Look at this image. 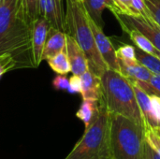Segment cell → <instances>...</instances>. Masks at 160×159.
I'll return each mask as SVG.
<instances>
[{
  "label": "cell",
  "mask_w": 160,
  "mask_h": 159,
  "mask_svg": "<svg viewBox=\"0 0 160 159\" xmlns=\"http://www.w3.org/2000/svg\"><path fill=\"white\" fill-rule=\"evenodd\" d=\"M153 129L156 131V133H157V134H158V135L160 137V128H153Z\"/></svg>",
  "instance_id": "31"
},
{
  "label": "cell",
  "mask_w": 160,
  "mask_h": 159,
  "mask_svg": "<svg viewBox=\"0 0 160 159\" xmlns=\"http://www.w3.org/2000/svg\"><path fill=\"white\" fill-rule=\"evenodd\" d=\"M2 2H3V0H0V5L2 4Z\"/></svg>",
  "instance_id": "32"
},
{
  "label": "cell",
  "mask_w": 160,
  "mask_h": 159,
  "mask_svg": "<svg viewBox=\"0 0 160 159\" xmlns=\"http://www.w3.org/2000/svg\"><path fill=\"white\" fill-rule=\"evenodd\" d=\"M158 58H160V56H159V57H158Z\"/></svg>",
  "instance_id": "33"
},
{
  "label": "cell",
  "mask_w": 160,
  "mask_h": 159,
  "mask_svg": "<svg viewBox=\"0 0 160 159\" xmlns=\"http://www.w3.org/2000/svg\"><path fill=\"white\" fill-rule=\"evenodd\" d=\"M120 73L128 79L130 82H149L153 73L142 64H127L122 61H119Z\"/></svg>",
  "instance_id": "14"
},
{
  "label": "cell",
  "mask_w": 160,
  "mask_h": 159,
  "mask_svg": "<svg viewBox=\"0 0 160 159\" xmlns=\"http://www.w3.org/2000/svg\"><path fill=\"white\" fill-rule=\"evenodd\" d=\"M109 125L110 112L102 97L95 119L65 159H110Z\"/></svg>",
  "instance_id": "5"
},
{
  "label": "cell",
  "mask_w": 160,
  "mask_h": 159,
  "mask_svg": "<svg viewBox=\"0 0 160 159\" xmlns=\"http://www.w3.org/2000/svg\"><path fill=\"white\" fill-rule=\"evenodd\" d=\"M67 34L63 31L55 29L51 26L48 34V37L44 46L42 60L47 61L55 56L59 52L66 50Z\"/></svg>",
  "instance_id": "12"
},
{
  "label": "cell",
  "mask_w": 160,
  "mask_h": 159,
  "mask_svg": "<svg viewBox=\"0 0 160 159\" xmlns=\"http://www.w3.org/2000/svg\"><path fill=\"white\" fill-rule=\"evenodd\" d=\"M116 56L119 61H122L127 64L138 63L136 58V50L131 45H122L116 50Z\"/></svg>",
  "instance_id": "22"
},
{
  "label": "cell",
  "mask_w": 160,
  "mask_h": 159,
  "mask_svg": "<svg viewBox=\"0 0 160 159\" xmlns=\"http://www.w3.org/2000/svg\"><path fill=\"white\" fill-rule=\"evenodd\" d=\"M6 72H8V69H7L6 67L0 62V79L2 78V76H3Z\"/></svg>",
  "instance_id": "30"
},
{
  "label": "cell",
  "mask_w": 160,
  "mask_h": 159,
  "mask_svg": "<svg viewBox=\"0 0 160 159\" xmlns=\"http://www.w3.org/2000/svg\"><path fill=\"white\" fill-rule=\"evenodd\" d=\"M68 93L71 94H81L82 92V78L79 75H74L69 79V87H68Z\"/></svg>",
  "instance_id": "28"
},
{
  "label": "cell",
  "mask_w": 160,
  "mask_h": 159,
  "mask_svg": "<svg viewBox=\"0 0 160 159\" xmlns=\"http://www.w3.org/2000/svg\"><path fill=\"white\" fill-rule=\"evenodd\" d=\"M146 4L153 20L160 25V0H143Z\"/></svg>",
  "instance_id": "25"
},
{
  "label": "cell",
  "mask_w": 160,
  "mask_h": 159,
  "mask_svg": "<svg viewBox=\"0 0 160 159\" xmlns=\"http://www.w3.org/2000/svg\"><path fill=\"white\" fill-rule=\"evenodd\" d=\"M39 15L52 27L65 32L66 0H39Z\"/></svg>",
  "instance_id": "9"
},
{
  "label": "cell",
  "mask_w": 160,
  "mask_h": 159,
  "mask_svg": "<svg viewBox=\"0 0 160 159\" xmlns=\"http://www.w3.org/2000/svg\"><path fill=\"white\" fill-rule=\"evenodd\" d=\"M98 111V101L82 99V102L76 112V117L79 118L81 121H82L86 128L91 125V123L95 119Z\"/></svg>",
  "instance_id": "17"
},
{
  "label": "cell",
  "mask_w": 160,
  "mask_h": 159,
  "mask_svg": "<svg viewBox=\"0 0 160 159\" xmlns=\"http://www.w3.org/2000/svg\"><path fill=\"white\" fill-rule=\"evenodd\" d=\"M143 159H160V156L145 142Z\"/></svg>",
  "instance_id": "29"
},
{
  "label": "cell",
  "mask_w": 160,
  "mask_h": 159,
  "mask_svg": "<svg viewBox=\"0 0 160 159\" xmlns=\"http://www.w3.org/2000/svg\"><path fill=\"white\" fill-rule=\"evenodd\" d=\"M52 86L55 90H63L68 91L69 87V79L66 77V75H57L52 80Z\"/></svg>",
  "instance_id": "27"
},
{
  "label": "cell",
  "mask_w": 160,
  "mask_h": 159,
  "mask_svg": "<svg viewBox=\"0 0 160 159\" xmlns=\"http://www.w3.org/2000/svg\"><path fill=\"white\" fill-rule=\"evenodd\" d=\"M83 4L90 18L102 28L104 26L102 19L104 9L108 8L112 12L116 9L112 0H83Z\"/></svg>",
  "instance_id": "15"
},
{
  "label": "cell",
  "mask_w": 160,
  "mask_h": 159,
  "mask_svg": "<svg viewBox=\"0 0 160 159\" xmlns=\"http://www.w3.org/2000/svg\"><path fill=\"white\" fill-rule=\"evenodd\" d=\"M65 33L82 47L89 63V69L99 77L108 68L95 42L83 0H66Z\"/></svg>",
  "instance_id": "3"
},
{
  "label": "cell",
  "mask_w": 160,
  "mask_h": 159,
  "mask_svg": "<svg viewBox=\"0 0 160 159\" xmlns=\"http://www.w3.org/2000/svg\"><path fill=\"white\" fill-rule=\"evenodd\" d=\"M86 9V8H85ZM88 14V13H87ZM89 24L95 38L97 48L109 69L120 72V67L118 58L116 56V50L114 49L110 38L104 34L102 27H100L97 22H95L88 15Z\"/></svg>",
  "instance_id": "7"
},
{
  "label": "cell",
  "mask_w": 160,
  "mask_h": 159,
  "mask_svg": "<svg viewBox=\"0 0 160 159\" xmlns=\"http://www.w3.org/2000/svg\"><path fill=\"white\" fill-rule=\"evenodd\" d=\"M103 99L110 113L121 114L142 126L144 121L132 83L120 72L107 68L100 76Z\"/></svg>",
  "instance_id": "4"
},
{
  "label": "cell",
  "mask_w": 160,
  "mask_h": 159,
  "mask_svg": "<svg viewBox=\"0 0 160 159\" xmlns=\"http://www.w3.org/2000/svg\"><path fill=\"white\" fill-rule=\"evenodd\" d=\"M47 62L50 67L59 75H67L68 73L71 72V67L66 50L47 60Z\"/></svg>",
  "instance_id": "18"
},
{
  "label": "cell",
  "mask_w": 160,
  "mask_h": 159,
  "mask_svg": "<svg viewBox=\"0 0 160 159\" xmlns=\"http://www.w3.org/2000/svg\"><path fill=\"white\" fill-rule=\"evenodd\" d=\"M144 126L121 114L110 113V159H143Z\"/></svg>",
  "instance_id": "2"
},
{
  "label": "cell",
  "mask_w": 160,
  "mask_h": 159,
  "mask_svg": "<svg viewBox=\"0 0 160 159\" xmlns=\"http://www.w3.org/2000/svg\"><path fill=\"white\" fill-rule=\"evenodd\" d=\"M113 14L119 22L122 29L128 28L140 31L147 38H149L156 48L160 51V25L154 20H147L142 16H132L119 13Z\"/></svg>",
  "instance_id": "6"
},
{
  "label": "cell",
  "mask_w": 160,
  "mask_h": 159,
  "mask_svg": "<svg viewBox=\"0 0 160 159\" xmlns=\"http://www.w3.org/2000/svg\"><path fill=\"white\" fill-rule=\"evenodd\" d=\"M82 99L99 101L103 97L101 79L98 75L88 69L82 75Z\"/></svg>",
  "instance_id": "11"
},
{
  "label": "cell",
  "mask_w": 160,
  "mask_h": 159,
  "mask_svg": "<svg viewBox=\"0 0 160 159\" xmlns=\"http://www.w3.org/2000/svg\"><path fill=\"white\" fill-rule=\"evenodd\" d=\"M135 50L137 61L147 67L153 74L160 75V58L142 51L138 47H135Z\"/></svg>",
  "instance_id": "19"
},
{
  "label": "cell",
  "mask_w": 160,
  "mask_h": 159,
  "mask_svg": "<svg viewBox=\"0 0 160 159\" xmlns=\"http://www.w3.org/2000/svg\"><path fill=\"white\" fill-rule=\"evenodd\" d=\"M51 25L49 22L39 16L32 25L31 34V59L33 67H38L42 60L44 46L48 37Z\"/></svg>",
  "instance_id": "8"
},
{
  "label": "cell",
  "mask_w": 160,
  "mask_h": 159,
  "mask_svg": "<svg viewBox=\"0 0 160 159\" xmlns=\"http://www.w3.org/2000/svg\"><path fill=\"white\" fill-rule=\"evenodd\" d=\"M130 82V81H129ZM138 84L148 95H157L160 97V75L153 74L149 82H130Z\"/></svg>",
  "instance_id": "21"
},
{
  "label": "cell",
  "mask_w": 160,
  "mask_h": 159,
  "mask_svg": "<svg viewBox=\"0 0 160 159\" xmlns=\"http://www.w3.org/2000/svg\"><path fill=\"white\" fill-rule=\"evenodd\" d=\"M123 30L128 34L129 37L131 38V40L133 41V43L135 44L136 47H138L139 49H141L142 51H143L149 54L159 57L160 51H158L156 48V46L152 43V41L149 38H147L142 33H141L140 31L135 30V29L124 28Z\"/></svg>",
  "instance_id": "16"
},
{
  "label": "cell",
  "mask_w": 160,
  "mask_h": 159,
  "mask_svg": "<svg viewBox=\"0 0 160 159\" xmlns=\"http://www.w3.org/2000/svg\"><path fill=\"white\" fill-rule=\"evenodd\" d=\"M66 52L71 67V73L74 75H82L89 69V63L85 52L78 42L67 34Z\"/></svg>",
  "instance_id": "10"
},
{
  "label": "cell",
  "mask_w": 160,
  "mask_h": 159,
  "mask_svg": "<svg viewBox=\"0 0 160 159\" xmlns=\"http://www.w3.org/2000/svg\"><path fill=\"white\" fill-rule=\"evenodd\" d=\"M22 9L28 23L32 26L39 15V0H22Z\"/></svg>",
  "instance_id": "20"
},
{
  "label": "cell",
  "mask_w": 160,
  "mask_h": 159,
  "mask_svg": "<svg viewBox=\"0 0 160 159\" xmlns=\"http://www.w3.org/2000/svg\"><path fill=\"white\" fill-rule=\"evenodd\" d=\"M112 1L116 8L112 13L137 16L133 8L132 0H112Z\"/></svg>",
  "instance_id": "23"
},
{
  "label": "cell",
  "mask_w": 160,
  "mask_h": 159,
  "mask_svg": "<svg viewBox=\"0 0 160 159\" xmlns=\"http://www.w3.org/2000/svg\"><path fill=\"white\" fill-rule=\"evenodd\" d=\"M145 142L160 156V137L156 131L149 127H144Z\"/></svg>",
  "instance_id": "24"
},
{
  "label": "cell",
  "mask_w": 160,
  "mask_h": 159,
  "mask_svg": "<svg viewBox=\"0 0 160 159\" xmlns=\"http://www.w3.org/2000/svg\"><path fill=\"white\" fill-rule=\"evenodd\" d=\"M31 34L32 26L25 18L22 0H3L0 5V55L12 54L19 65L20 58L24 57L32 66Z\"/></svg>",
  "instance_id": "1"
},
{
  "label": "cell",
  "mask_w": 160,
  "mask_h": 159,
  "mask_svg": "<svg viewBox=\"0 0 160 159\" xmlns=\"http://www.w3.org/2000/svg\"><path fill=\"white\" fill-rule=\"evenodd\" d=\"M135 91L136 98L144 121V127H149L152 128H158V125L153 115L152 112V107H151V102H150V97L149 95L144 92L138 84L135 82H131Z\"/></svg>",
  "instance_id": "13"
},
{
  "label": "cell",
  "mask_w": 160,
  "mask_h": 159,
  "mask_svg": "<svg viewBox=\"0 0 160 159\" xmlns=\"http://www.w3.org/2000/svg\"><path fill=\"white\" fill-rule=\"evenodd\" d=\"M149 97H150L153 115L158 125V128H160V97L157 95H149Z\"/></svg>",
  "instance_id": "26"
}]
</instances>
